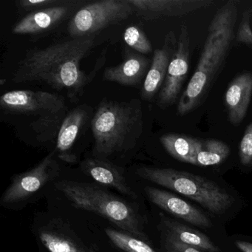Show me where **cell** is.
I'll return each mask as SVG.
<instances>
[{
	"instance_id": "cell-13",
	"label": "cell",
	"mask_w": 252,
	"mask_h": 252,
	"mask_svg": "<svg viewBox=\"0 0 252 252\" xmlns=\"http://www.w3.org/2000/svg\"><path fill=\"white\" fill-rule=\"evenodd\" d=\"M80 2L70 1L65 5L29 13L16 23L12 32L18 35H34L53 30L61 24Z\"/></svg>"
},
{
	"instance_id": "cell-9",
	"label": "cell",
	"mask_w": 252,
	"mask_h": 252,
	"mask_svg": "<svg viewBox=\"0 0 252 252\" xmlns=\"http://www.w3.org/2000/svg\"><path fill=\"white\" fill-rule=\"evenodd\" d=\"M191 39L188 26L181 28L176 50L171 60L166 79L158 95L157 104L165 110L173 105L181 94L189 68Z\"/></svg>"
},
{
	"instance_id": "cell-19",
	"label": "cell",
	"mask_w": 252,
	"mask_h": 252,
	"mask_svg": "<svg viewBox=\"0 0 252 252\" xmlns=\"http://www.w3.org/2000/svg\"><path fill=\"white\" fill-rule=\"evenodd\" d=\"M162 236L205 252H219L220 249L201 231L166 217H160Z\"/></svg>"
},
{
	"instance_id": "cell-7",
	"label": "cell",
	"mask_w": 252,
	"mask_h": 252,
	"mask_svg": "<svg viewBox=\"0 0 252 252\" xmlns=\"http://www.w3.org/2000/svg\"><path fill=\"white\" fill-rule=\"evenodd\" d=\"M55 156L56 151L51 152L30 170L14 175L2 196L1 204L9 206L25 201L57 178L60 166Z\"/></svg>"
},
{
	"instance_id": "cell-29",
	"label": "cell",
	"mask_w": 252,
	"mask_h": 252,
	"mask_svg": "<svg viewBox=\"0 0 252 252\" xmlns=\"http://www.w3.org/2000/svg\"><path fill=\"white\" fill-rule=\"evenodd\" d=\"M235 246L242 252H252V243L237 240L235 242Z\"/></svg>"
},
{
	"instance_id": "cell-27",
	"label": "cell",
	"mask_w": 252,
	"mask_h": 252,
	"mask_svg": "<svg viewBox=\"0 0 252 252\" xmlns=\"http://www.w3.org/2000/svg\"><path fill=\"white\" fill-rule=\"evenodd\" d=\"M251 16H252V11L250 9L245 10L244 12L242 14L241 21L235 34L236 41L239 43L252 45Z\"/></svg>"
},
{
	"instance_id": "cell-28",
	"label": "cell",
	"mask_w": 252,
	"mask_h": 252,
	"mask_svg": "<svg viewBox=\"0 0 252 252\" xmlns=\"http://www.w3.org/2000/svg\"><path fill=\"white\" fill-rule=\"evenodd\" d=\"M162 241L166 252H205L163 236H162Z\"/></svg>"
},
{
	"instance_id": "cell-14",
	"label": "cell",
	"mask_w": 252,
	"mask_h": 252,
	"mask_svg": "<svg viewBox=\"0 0 252 252\" xmlns=\"http://www.w3.org/2000/svg\"><path fill=\"white\" fill-rule=\"evenodd\" d=\"M151 62L143 54H138L131 48H126L122 63L107 67L104 70L103 79L124 86H136L144 82Z\"/></svg>"
},
{
	"instance_id": "cell-3",
	"label": "cell",
	"mask_w": 252,
	"mask_h": 252,
	"mask_svg": "<svg viewBox=\"0 0 252 252\" xmlns=\"http://www.w3.org/2000/svg\"><path fill=\"white\" fill-rule=\"evenodd\" d=\"M91 130L94 157L105 159L135 148L144 132L141 100H103L91 120Z\"/></svg>"
},
{
	"instance_id": "cell-18",
	"label": "cell",
	"mask_w": 252,
	"mask_h": 252,
	"mask_svg": "<svg viewBox=\"0 0 252 252\" xmlns=\"http://www.w3.org/2000/svg\"><path fill=\"white\" fill-rule=\"evenodd\" d=\"M88 117V111L82 107H76L66 115L57 138L56 153L60 160L67 163H76L77 158L70 151Z\"/></svg>"
},
{
	"instance_id": "cell-17",
	"label": "cell",
	"mask_w": 252,
	"mask_h": 252,
	"mask_svg": "<svg viewBox=\"0 0 252 252\" xmlns=\"http://www.w3.org/2000/svg\"><path fill=\"white\" fill-rule=\"evenodd\" d=\"M39 237L49 252H91L73 230L61 220H53L41 227Z\"/></svg>"
},
{
	"instance_id": "cell-26",
	"label": "cell",
	"mask_w": 252,
	"mask_h": 252,
	"mask_svg": "<svg viewBox=\"0 0 252 252\" xmlns=\"http://www.w3.org/2000/svg\"><path fill=\"white\" fill-rule=\"evenodd\" d=\"M71 0H21L19 7L26 12H33L69 3Z\"/></svg>"
},
{
	"instance_id": "cell-24",
	"label": "cell",
	"mask_w": 252,
	"mask_h": 252,
	"mask_svg": "<svg viewBox=\"0 0 252 252\" xmlns=\"http://www.w3.org/2000/svg\"><path fill=\"white\" fill-rule=\"evenodd\" d=\"M123 39L131 49L138 54H149L153 52V46L150 39L138 26H129L124 32Z\"/></svg>"
},
{
	"instance_id": "cell-21",
	"label": "cell",
	"mask_w": 252,
	"mask_h": 252,
	"mask_svg": "<svg viewBox=\"0 0 252 252\" xmlns=\"http://www.w3.org/2000/svg\"><path fill=\"white\" fill-rule=\"evenodd\" d=\"M160 142L173 158L191 164L197 138L181 134L169 133L160 136Z\"/></svg>"
},
{
	"instance_id": "cell-11",
	"label": "cell",
	"mask_w": 252,
	"mask_h": 252,
	"mask_svg": "<svg viewBox=\"0 0 252 252\" xmlns=\"http://www.w3.org/2000/svg\"><path fill=\"white\" fill-rule=\"evenodd\" d=\"M178 39L172 31L166 33L161 48L155 50L151 65L143 82L141 96L152 101L160 92L166 79L171 60L177 48Z\"/></svg>"
},
{
	"instance_id": "cell-6",
	"label": "cell",
	"mask_w": 252,
	"mask_h": 252,
	"mask_svg": "<svg viewBox=\"0 0 252 252\" xmlns=\"http://www.w3.org/2000/svg\"><path fill=\"white\" fill-rule=\"evenodd\" d=\"M135 14L129 0H101L81 7L68 23L72 38L88 37Z\"/></svg>"
},
{
	"instance_id": "cell-20",
	"label": "cell",
	"mask_w": 252,
	"mask_h": 252,
	"mask_svg": "<svg viewBox=\"0 0 252 252\" xmlns=\"http://www.w3.org/2000/svg\"><path fill=\"white\" fill-rule=\"evenodd\" d=\"M230 147L216 139H197L191 164L197 166L219 165L230 156Z\"/></svg>"
},
{
	"instance_id": "cell-10",
	"label": "cell",
	"mask_w": 252,
	"mask_h": 252,
	"mask_svg": "<svg viewBox=\"0 0 252 252\" xmlns=\"http://www.w3.org/2000/svg\"><path fill=\"white\" fill-rule=\"evenodd\" d=\"M135 14L146 21L184 17L211 8L214 0H129Z\"/></svg>"
},
{
	"instance_id": "cell-1",
	"label": "cell",
	"mask_w": 252,
	"mask_h": 252,
	"mask_svg": "<svg viewBox=\"0 0 252 252\" xmlns=\"http://www.w3.org/2000/svg\"><path fill=\"white\" fill-rule=\"evenodd\" d=\"M95 45V37L92 36L29 50L19 61L11 81L45 84L53 89L65 91L70 100L76 101L95 76V71L87 75L80 67Z\"/></svg>"
},
{
	"instance_id": "cell-5",
	"label": "cell",
	"mask_w": 252,
	"mask_h": 252,
	"mask_svg": "<svg viewBox=\"0 0 252 252\" xmlns=\"http://www.w3.org/2000/svg\"><path fill=\"white\" fill-rule=\"evenodd\" d=\"M135 173L142 179L197 202L214 215H223L234 202V197L220 186L195 174L152 166H141Z\"/></svg>"
},
{
	"instance_id": "cell-16",
	"label": "cell",
	"mask_w": 252,
	"mask_h": 252,
	"mask_svg": "<svg viewBox=\"0 0 252 252\" xmlns=\"http://www.w3.org/2000/svg\"><path fill=\"white\" fill-rule=\"evenodd\" d=\"M252 98V72H243L230 82L224 96L228 121L233 126L244 120Z\"/></svg>"
},
{
	"instance_id": "cell-22",
	"label": "cell",
	"mask_w": 252,
	"mask_h": 252,
	"mask_svg": "<svg viewBox=\"0 0 252 252\" xmlns=\"http://www.w3.org/2000/svg\"><path fill=\"white\" fill-rule=\"evenodd\" d=\"M104 231L112 243L124 252H159L147 240L125 231L110 228H105Z\"/></svg>"
},
{
	"instance_id": "cell-23",
	"label": "cell",
	"mask_w": 252,
	"mask_h": 252,
	"mask_svg": "<svg viewBox=\"0 0 252 252\" xmlns=\"http://www.w3.org/2000/svg\"><path fill=\"white\" fill-rule=\"evenodd\" d=\"M65 111L39 116L30 126L36 134V138L41 142H48L58 137L60 127L66 116Z\"/></svg>"
},
{
	"instance_id": "cell-4",
	"label": "cell",
	"mask_w": 252,
	"mask_h": 252,
	"mask_svg": "<svg viewBox=\"0 0 252 252\" xmlns=\"http://www.w3.org/2000/svg\"><path fill=\"white\" fill-rule=\"evenodd\" d=\"M55 187L75 208L100 215L121 231L149 241L141 216L124 199L94 184L63 180Z\"/></svg>"
},
{
	"instance_id": "cell-15",
	"label": "cell",
	"mask_w": 252,
	"mask_h": 252,
	"mask_svg": "<svg viewBox=\"0 0 252 252\" xmlns=\"http://www.w3.org/2000/svg\"><path fill=\"white\" fill-rule=\"evenodd\" d=\"M81 170L101 185L110 187L124 195L133 199L138 197L136 192L129 185L120 168L104 159L89 158L80 163Z\"/></svg>"
},
{
	"instance_id": "cell-8",
	"label": "cell",
	"mask_w": 252,
	"mask_h": 252,
	"mask_svg": "<svg viewBox=\"0 0 252 252\" xmlns=\"http://www.w3.org/2000/svg\"><path fill=\"white\" fill-rule=\"evenodd\" d=\"M0 108L5 113L39 116L65 111L61 95L45 91L19 90L5 93L0 98Z\"/></svg>"
},
{
	"instance_id": "cell-12",
	"label": "cell",
	"mask_w": 252,
	"mask_h": 252,
	"mask_svg": "<svg viewBox=\"0 0 252 252\" xmlns=\"http://www.w3.org/2000/svg\"><path fill=\"white\" fill-rule=\"evenodd\" d=\"M150 201L175 218L200 228H208L212 222L201 211L172 193L156 187L144 189Z\"/></svg>"
},
{
	"instance_id": "cell-25",
	"label": "cell",
	"mask_w": 252,
	"mask_h": 252,
	"mask_svg": "<svg viewBox=\"0 0 252 252\" xmlns=\"http://www.w3.org/2000/svg\"><path fill=\"white\" fill-rule=\"evenodd\" d=\"M239 158L245 166L252 165V122L245 129L243 138L239 144Z\"/></svg>"
},
{
	"instance_id": "cell-2",
	"label": "cell",
	"mask_w": 252,
	"mask_h": 252,
	"mask_svg": "<svg viewBox=\"0 0 252 252\" xmlns=\"http://www.w3.org/2000/svg\"><path fill=\"white\" fill-rule=\"evenodd\" d=\"M237 18L238 8L234 0L225 2L214 15L197 67L178 101L179 116L198 108L209 95L229 54Z\"/></svg>"
}]
</instances>
